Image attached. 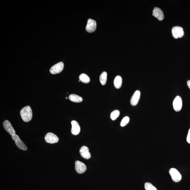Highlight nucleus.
I'll use <instances>...</instances> for the list:
<instances>
[{"mask_svg":"<svg viewBox=\"0 0 190 190\" xmlns=\"http://www.w3.org/2000/svg\"><path fill=\"white\" fill-rule=\"evenodd\" d=\"M13 140L15 141L16 145L21 150H27V147L25 144L21 140L20 138L17 134L14 135L12 136Z\"/></svg>","mask_w":190,"mask_h":190,"instance_id":"7","label":"nucleus"},{"mask_svg":"<svg viewBox=\"0 0 190 190\" xmlns=\"http://www.w3.org/2000/svg\"><path fill=\"white\" fill-rule=\"evenodd\" d=\"M152 13V15L156 18L159 21H162L163 20L164 18L163 12L160 8L158 7L154 8Z\"/></svg>","mask_w":190,"mask_h":190,"instance_id":"12","label":"nucleus"},{"mask_svg":"<svg viewBox=\"0 0 190 190\" xmlns=\"http://www.w3.org/2000/svg\"><path fill=\"white\" fill-rule=\"evenodd\" d=\"M4 128L7 132L9 133L12 136L16 134L15 131L11 124L10 122L8 120H5L3 123Z\"/></svg>","mask_w":190,"mask_h":190,"instance_id":"10","label":"nucleus"},{"mask_svg":"<svg viewBox=\"0 0 190 190\" xmlns=\"http://www.w3.org/2000/svg\"><path fill=\"white\" fill-rule=\"evenodd\" d=\"M144 187L145 190H157L155 187L149 182L145 183L144 185Z\"/></svg>","mask_w":190,"mask_h":190,"instance_id":"20","label":"nucleus"},{"mask_svg":"<svg viewBox=\"0 0 190 190\" xmlns=\"http://www.w3.org/2000/svg\"><path fill=\"white\" fill-rule=\"evenodd\" d=\"M172 180L175 182H179L182 179V176L180 172L174 168H171L169 171Z\"/></svg>","mask_w":190,"mask_h":190,"instance_id":"3","label":"nucleus"},{"mask_svg":"<svg viewBox=\"0 0 190 190\" xmlns=\"http://www.w3.org/2000/svg\"><path fill=\"white\" fill-rule=\"evenodd\" d=\"M64 63L62 62H61L54 66L52 67L50 69V71L51 74H56L62 72L64 69Z\"/></svg>","mask_w":190,"mask_h":190,"instance_id":"5","label":"nucleus"},{"mask_svg":"<svg viewBox=\"0 0 190 190\" xmlns=\"http://www.w3.org/2000/svg\"><path fill=\"white\" fill-rule=\"evenodd\" d=\"M20 115L24 121H30L32 117V112L31 107L29 106L24 107L21 111Z\"/></svg>","mask_w":190,"mask_h":190,"instance_id":"1","label":"nucleus"},{"mask_svg":"<svg viewBox=\"0 0 190 190\" xmlns=\"http://www.w3.org/2000/svg\"><path fill=\"white\" fill-rule=\"evenodd\" d=\"M107 79V73L105 71H104L100 75V81L102 85H105L106 84Z\"/></svg>","mask_w":190,"mask_h":190,"instance_id":"18","label":"nucleus"},{"mask_svg":"<svg viewBox=\"0 0 190 190\" xmlns=\"http://www.w3.org/2000/svg\"><path fill=\"white\" fill-rule=\"evenodd\" d=\"M45 140L49 143L54 144L58 142L59 139L56 135L53 133L49 132L47 133L45 135Z\"/></svg>","mask_w":190,"mask_h":190,"instance_id":"6","label":"nucleus"},{"mask_svg":"<svg viewBox=\"0 0 190 190\" xmlns=\"http://www.w3.org/2000/svg\"><path fill=\"white\" fill-rule=\"evenodd\" d=\"M172 34L175 39L182 37L184 34V32L182 27L179 26L173 27L172 29Z\"/></svg>","mask_w":190,"mask_h":190,"instance_id":"2","label":"nucleus"},{"mask_svg":"<svg viewBox=\"0 0 190 190\" xmlns=\"http://www.w3.org/2000/svg\"><path fill=\"white\" fill-rule=\"evenodd\" d=\"M79 79L80 80L84 83L88 84L90 82V78L85 74H82L79 76Z\"/></svg>","mask_w":190,"mask_h":190,"instance_id":"17","label":"nucleus"},{"mask_svg":"<svg viewBox=\"0 0 190 190\" xmlns=\"http://www.w3.org/2000/svg\"><path fill=\"white\" fill-rule=\"evenodd\" d=\"M71 124L72 126L71 129V133L75 135H77L79 134L80 131V127L79 123L77 121L73 120L71 121Z\"/></svg>","mask_w":190,"mask_h":190,"instance_id":"13","label":"nucleus"},{"mask_svg":"<svg viewBox=\"0 0 190 190\" xmlns=\"http://www.w3.org/2000/svg\"><path fill=\"white\" fill-rule=\"evenodd\" d=\"M187 84L188 87L190 89V80H188L187 82Z\"/></svg>","mask_w":190,"mask_h":190,"instance_id":"23","label":"nucleus"},{"mask_svg":"<svg viewBox=\"0 0 190 190\" xmlns=\"http://www.w3.org/2000/svg\"><path fill=\"white\" fill-rule=\"evenodd\" d=\"M122 78L120 76H117L114 80V84L117 89H119L121 87L122 84Z\"/></svg>","mask_w":190,"mask_h":190,"instance_id":"15","label":"nucleus"},{"mask_svg":"<svg viewBox=\"0 0 190 190\" xmlns=\"http://www.w3.org/2000/svg\"><path fill=\"white\" fill-rule=\"evenodd\" d=\"M119 115L120 112L119 110H115L112 112L110 115V118L113 121H115L119 117Z\"/></svg>","mask_w":190,"mask_h":190,"instance_id":"19","label":"nucleus"},{"mask_svg":"<svg viewBox=\"0 0 190 190\" xmlns=\"http://www.w3.org/2000/svg\"><path fill=\"white\" fill-rule=\"evenodd\" d=\"M141 96V92L139 90L136 91L133 94L131 99V104L133 106H135L139 103Z\"/></svg>","mask_w":190,"mask_h":190,"instance_id":"11","label":"nucleus"},{"mask_svg":"<svg viewBox=\"0 0 190 190\" xmlns=\"http://www.w3.org/2000/svg\"><path fill=\"white\" fill-rule=\"evenodd\" d=\"M80 152L83 158L87 160L90 158L91 157L90 153L88 148L86 146H82L80 150Z\"/></svg>","mask_w":190,"mask_h":190,"instance_id":"14","label":"nucleus"},{"mask_svg":"<svg viewBox=\"0 0 190 190\" xmlns=\"http://www.w3.org/2000/svg\"><path fill=\"white\" fill-rule=\"evenodd\" d=\"M130 121V118L129 117L126 116L123 118L121 122V127L126 126L129 123Z\"/></svg>","mask_w":190,"mask_h":190,"instance_id":"21","label":"nucleus"},{"mask_svg":"<svg viewBox=\"0 0 190 190\" xmlns=\"http://www.w3.org/2000/svg\"><path fill=\"white\" fill-rule=\"evenodd\" d=\"M69 98L71 101L74 102V103H81L83 101V99L82 97L75 95V94H71L70 95Z\"/></svg>","mask_w":190,"mask_h":190,"instance_id":"16","label":"nucleus"},{"mask_svg":"<svg viewBox=\"0 0 190 190\" xmlns=\"http://www.w3.org/2000/svg\"><path fill=\"white\" fill-rule=\"evenodd\" d=\"M97 28V23L95 20L89 19L87 21V24L86 27V30L89 33H92L95 31Z\"/></svg>","mask_w":190,"mask_h":190,"instance_id":"8","label":"nucleus"},{"mask_svg":"<svg viewBox=\"0 0 190 190\" xmlns=\"http://www.w3.org/2000/svg\"><path fill=\"white\" fill-rule=\"evenodd\" d=\"M174 109L176 112H179L182 107V101L181 97L177 96L174 100L173 103Z\"/></svg>","mask_w":190,"mask_h":190,"instance_id":"4","label":"nucleus"},{"mask_svg":"<svg viewBox=\"0 0 190 190\" xmlns=\"http://www.w3.org/2000/svg\"><path fill=\"white\" fill-rule=\"evenodd\" d=\"M66 99H68V97H66Z\"/></svg>","mask_w":190,"mask_h":190,"instance_id":"24","label":"nucleus"},{"mask_svg":"<svg viewBox=\"0 0 190 190\" xmlns=\"http://www.w3.org/2000/svg\"><path fill=\"white\" fill-rule=\"evenodd\" d=\"M75 169L78 173H84L87 170V167L85 164L82 162L77 161L75 163Z\"/></svg>","mask_w":190,"mask_h":190,"instance_id":"9","label":"nucleus"},{"mask_svg":"<svg viewBox=\"0 0 190 190\" xmlns=\"http://www.w3.org/2000/svg\"><path fill=\"white\" fill-rule=\"evenodd\" d=\"M187 141L188 143L190 144V129L188 131L187 137Z\"/></svg>","mask_w":190,"mask_h":190,"instance_id":"22","label":"nucleus"}]
</instances>
